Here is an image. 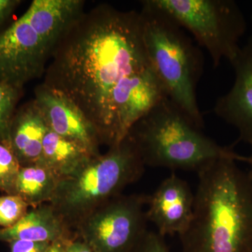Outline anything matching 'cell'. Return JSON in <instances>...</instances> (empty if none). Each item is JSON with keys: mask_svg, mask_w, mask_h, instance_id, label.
<instances>
[{"mask_svg": "<svg viewBox=\"0 0 252 252\" xmlns=\"http://www.w3.org/2000/svg\"><path fill=\"white\" fill-rule=\"evenodd\" d=\"M44 76L43 84L74 102L109 147L167 98L144 46L140 12L108 4L73 21Z\"/></svg>", "mask_w": 252, "mask_h": 252, "instance_id": "1", "label": "cell"}, {"mask_svg": "<svg viewBox=\"0 0 252 252\" xmlns=\"http://www.w3.org/2000/svg\"><path fill=\"white\" fill-rule=\"evenodd\" d=\"M235 158L198 172L193 213L180 252H252V182Z\"/></svg>", "mask_w": 252, "mask_h": 252, "instance_id": "2", "label": "cell"}, {"mask_svg": "<svg viewBox=\"0 0 252 252\" xmlns=\"http://www.w3.org/2000/svg\"><path fill=\"white\" fill-rule=\"evenodd\" d=\"M83 0H34L0 31V80L22 88L44 75L58 43L84 12Z\"/></svg>", "mask_w": 252, "mask_h": 252, "instance_id": "3", "label": "cell"}, {"mask_svg": "<svg viewBox=\"0 0 252 252\" xmlns=\"http://www.w3.org/2000/svg\"><path fill=\"white\" fill-rule=\"evenodd\" d=\"M142 4V38L154 72L167 98L203 130L205 121L197 98L204 70L203 53L185 30L152 0Z\"/></svg>", "mask_w": 252, "mask_h": 252, "instance_id": "4", "label": "cell"}, {"mask_svg": "<svg viewBox=\"0 0 252 252\" xmlns=\"http://www.w3.org/2000/svg\"><path fill=\"white\" fill-rule=\"evenodd\" d=\"M147 166L198 173L222 158L242 156L205 135L170 99L141 118L129 132Z\"/></svg>", "mask_w": 252, "mask_h": 252, "instance_id": "5", "label": "cell"}, {"mask_svg": "<svg viewBox=\"0 0 252 252\" xmlns=\"http://www.w3.org/2000/svg\"><path fill=\"white\" fill-rule=\"evenodd\" d=\"M144 165L128 135L94 156L74 175L59 181L50 204L68 226L79 223L104 203L122 195L124 189L139 180Z\"/></svg>", "mask_w": 252, "mask_h": 252, "instance_id": "6", "label": "cell"}, {"mask_svg": "<svg viewBox=\"0 0 252 252\" xmlns=\"http://www.w3.org/2000/svg\"><path fill=\"white\" fill-rule=\"evenodd\" d=\"M207 50L214 67L230 63L247 31L243 11L233 0H152Z\"/></svg>", "mask_w": 252, "mask_h": 252, "instance_id": "7", "label": "cell"}, {"mask_svg": "<svg viewBox=\"0 0 252 252\" xmlns=\"http://www.w3.org/2000/svg\"><path fill=\"white\" fill-rule=\"evenodd\" d=\"M149 195H120L81 220L79 234L94 252H131L147 231Z\"/></svg>", "mask_w": 252, "mask_h": 252, "instance_id": "8", "label": "cell"}, {"mask_svg": "<svg viewBox=\"0 0 252 252\" xmlns=\"http://www.w3.org/2000/svg\"><path fill=\"white\" fill-rule=\"evenodd\" d=\"M34 101L50 130L82 146L93 155L100 154L98 132L70 99L42 83L34 90Z\"/></svg>", "mask_w": 252, "mask_h": 252, "instance_id": "9", "label": "cell"}, {"mask_svg": "<svg viewBox=\"0 0 252 252\" xmlns=\"http://www.w3.org/2000/svg\"><path fill=\"white\" fill-rule=\"evenodd\" d=\"M195 195L187 181L175 172L163 180L153 194L149 195L146 211L158 234L180 235L189 226L193 217Z\"/></svg>", "mask_w": 252, "mask_h": 252, "instance_id": "10", "label": "cell"}, {"mask_svg": "<svg viewBox=\"0 0 252 252\" xmlns=\"http://www.w3.org/2000/svg\"><path fill=\"white\" fill-rule=\"evenodd\" d=\"M230 64L234 69V84L217 99L213 111L236 129L239 141L252 146V36Z\"/></svg>", "mask_w": 252, "mask_h": 252, "instance_id": "11", "label": "cell"}, {"mask_svg": "<svg viewBox=\"0 0 252 252\" xmlns=\"http://www.w3.org/2000/svg\"><path fill=\"white\" fill-rule=\"evenodd\" d=\"M48 126L34 99L17 109L10 130L9 145L21 167L40 161Z\"/></svg>", "mask_w": 252, "mask_h": 252, "instance_id": "12", "label": "cell"}, {"mask_svg": "<svg viewBox=\"0 0 252 252\" xmlns=\"http://www.w3.org/2000/svg\"><path fill=\"white\" fill-rule=\"evenodd\" d=\"M69 227L51 204L39 205L27 214L16 224L0 229V241L29 240L54 242L69 240Z\"/></svg>", "mask_w": 252, "mask_h": 252, "instance_id": "13", "label": "cell"}, {"mask_svg": "<svg viewBox=\"0 0 252 252\" xmlns=\"http://www.w3.org/2000/svg\"><path fill=\"white\" fill-rule=\"evenodd\" d=\"M93 157L94 156L82 146L58 135L48 127L39 162L49 167L62 180L74 175Z\"/></svg>", "mask_w": 252, "mask_h": 252, "instance_id": "14", "label": "cell"}, {"mask_svg": "<svg viewBox=\"0 0 252 252\" xmlns=\"http://www.w3.org/2000/svg\"><path fill=\"white\" fill-rule=\"evenodd\" d=\"M61 180L57 175L40 162L21 167L15 195H19L34 207L51 202Z\"/></svg>", "mask_w": 252, "mask_h": 252, "instance_id": "15", "label": "cell"}, {"mask_svg": "<svg viewBox=\"0 0 252 252\" xmlns=\"http://www.w3.org/2000/svg\"><path fill=\"white\" fill-rule=\"evenodd\" d=\"M23 89L0 80V142L9 144L11 124Z\"/></svg>", "mask_w": 252, "mask_h": 252, "instance_id": "16", "label": "cell"}, {"mask_svg": "<svg viewBox=\"0 0 252 252\" xmlns=\"http://www.w3.org/2000/svg\"><path fill=\"white\" fill-rule=\"evenodd\" d=\"M21 165L9 144L0 142V190L15 195Z\"/></svg>", "mask_w": 252, "mask_h": 252, "instance_id": "17", "label": "cell"}, {"mask_svg": "<svg viewBox=\"0 0 252 252\" xmlns=\"http://www.w3.org/2000/svg\"><path fill=\"white\" fill-rule=\"evenodd\" d=\"M30 205L18 195L0 197V226L9 228L27 214Z\"/></svg>", "mask_w": 252, "mask_h": 252, "instance_id": "18", "label": "cell"}, {"mask_svg": "<svg viewBox=\"0 0 252 252\" xmlns=\"http://www.w3.org/2000/svg\"><path fill=\"white\" fill-rule=\"evenodd\" d=\"M131 252H170L165 238L153 230H147Z\"/></svg>", "mask_w": 252, "mask_h": 252, "instance_id": "19", "label": "cell"}, {"mask_svg": "<svg viewBox=\"0 0 252 252\" xmlns=\"http://www.w3.org/2000/svg\"><path fill=\"white\" fill-rule=\"evenodd\" d=\"M9 243L10 252H47L52 243L14 240Z\"/></svg>", "mask_w": 252, "mask_h": 252, "instance_id": "20", "label": "cell"}, {"mask_svg": "<svg viewBox=\"0 0 252 252\" xmlns=\"http://www.w3.org/2000/svg\"><path fill=\"white\" fill-rule=\"evenodd\" d=\"M21 3L20 0H0V31Z\"/></svg>", "mask_w": 252, "mask_h": 252, "instance_id": "21", "label": "cell"}, {"mask_svg": "<svg viewBox=\"0 0 252 252\" xmlns=\"http://www.w3.org/2000/svg\"><path fill=\"white\" fill-rule=\"evenodd\" d=\"M65 252H94L92 249L82 240H68L66 244Z\"/></svg>", "mask_w": 252, "mask_h": 252, "instance_id": "22", "label": "cell"}, {"mask_svg": "<svg viewBox=\"0 0 252 252\" xmlns=\"http://www.w3.org/2000/svg\"><path fill=\"white\" fill-rule=\"evenodd\" d=\"M68 240H59V241L51 243L47 252H65L66 244H67Z\"/></svg>", "mask_w": 252, "mask_h": 252, "instance_id": "23", "label": "cell"}, {"mask_svg": "<svg viewBox=\"0 0 252 252\" xmlns=\"http://www.w3.org/2000/svg\"><path fill=\"white\" fill-rule=\"evenodd\" d=\"M241 161L246 162L249 165V167H250V170H249L248 173L252 182V154L251 155L249 156V157H244V156H243Z\"/></svg>", "mask_w": 252, "mask_h": 252, "instance_id": "24", "label": "cell"}, {"mask_svg": "<svg viewBox=\"0 0 252 252\" xmlns=\"http://www.w3.org/2000/svg\"></svg>", "mask_w": 252, "mask_h": 252, "instance_id": "25", "label": "cell"}]
</instances>
